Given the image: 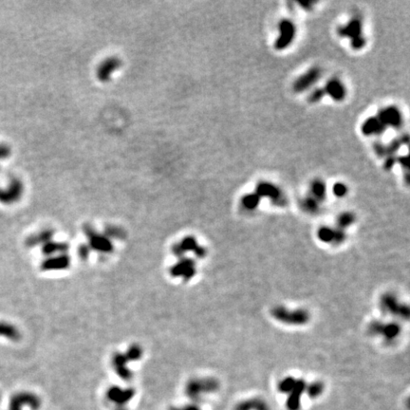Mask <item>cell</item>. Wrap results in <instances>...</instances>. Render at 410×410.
I'll return each instance as SVG.
<instances>
[{"mask_svg":"<svg viewBox=\"0 0 410 410\" xmlns=\"http://www.w3.org/2000/svg\"><path fill=\"white\" fill-rule=\"evenodd\" d=\"M275 320L289 326H304L310 322V312L304 309H288L284 306H276L271 310Z\"/></svg>","mask_w":410,"mask_h":410,"instance_id":"obj_1","label":"cell"},{"mask_svg":"<svg viewBox=\"0 0 410 410\" xmlns=\"http://www.w3.org/2000/svg\"><path fill=\"white\" fill-rule=\"evenodd\" d=\"M368 333L373 336H382L386 343H391L401 335L402 327L397 322L384 323L375 320L369 324Z\"/></svg>","mask_w":410,"mask_h":410,"instance_id":"obj_2","label":"cell"},{"mask_svg":"<svg viewBox=\"0 0 410 410\" xmlns=\"http://www.w3.org/2000/svg\"><path fill=\"white\" fill-rule=\"evenodd\" d=\"M380 308L385 314L400 316L403 320L409 318V308L407 305L400 303L393 293H386L383 294L379 302Z\"/></svg>","mask_w":410,"mask_h":410,"instance_id":"obj_3","label":"cell"},{"mask_svg":"<svg viewBox=\"0 0 410 410\" xmlns=\"http://www.w3.org/2000/svg\"><path fill=\"white\" fill-rule=\"evenodd\" d=\"M218 382L215 379H192L186 385V394L194 401L201 399L202 394L213 393L218 389Z\"/></svg>","mask_w":410,"mask_h":410,"instance_id":"obj_4","label":"cell"},{"mask_svg":"<svg viewBox=\"0 0 410 410\" xmlns=\"http://www.w3.org/2000/svg\"><path fill=\"white\" fill-rule=\"evenodd\" d=\"M141 355H142V351L138 346L131 347L126 354H116L113 357L112 365H113V368H115L118 375L126 380L130 379L131 372L130 370H128L126 363L138 360L141 357Z\"/></svg>","mask_w":410,"mask_h":410,"instance_id":"obj_5","label":"cell"},{"mask_svg":"<svg viewBox=\"0 0 410 410\" xmlns=\"http://www.w3.org/2000/svg\"><path fill=\"white\" fill-rule=\"evenodd\" d=\"M24 184L18 178H13L6 188H0V203L5 205L14 204L22 198Z\"/></svg>","mask_w":410,"mask_h":410,"instance_id":"obj_6","label":"cell"},{"mask_svg":"<svg viewBox=\"0 0 410 410\" xmlns=\"http://www.w3.org/2000/svg\"><path fill=\"white\" fill-rule=\"evenodd\" d=\"M279 35L275 42V49L277 50H283L287 49L295 37V26L293 21L289 19H282L278 24Z\"/></svg>","mask_w":410,"mask_h":410,"instance_id":"obj_7","label":"cell"},{"mask_svg":"<svg viewBox=\"0 0 410 410\" xmlns=\"http://www.w3.org/2000/svg\"><path fill=\"white\" fill-rule=\"evenodd\" d=\"M255 193L260 197V199L267 198L269 200H271L273 203H275L278 206H284L287 203V200L283 196L282 192L280 191V189L275 184H271L268 182H261L258 184Z\"/></svg>","mask_w":410,"mask_h":410,"instance_id":"obj_8","label":"cell"},{"mask_svg":"<svg viewBox=\"0 0 410 410\" xmlns=\"http://www.w3.org/2000/svg\"><path fill=\"white\" fill-rule=\"evenodd\" d=\"M316 235L321 242L326 244L341 245L347 239V234L344 230L330 226L320 227Z\"/></svg>","mask_w":410,"mask_h":410,"instance_id":"obj_9","label":"cell"},{"mask_svg":"<svg viewBox=\"0 0 410 410\" xmlns=\"http://www.w3.org/2000/svg\"><path fill=\"white\" fill-rule=\"evenodd\" d=\"M123 66L122 60L118 57H109L104 60L96 69V76L102 83L109 82L112 74Z\"/></svg>","mask_w":410,"mask_h":410,"instance_id":"obj_10","label":"cell"},{"mask_svg":"<svg viewBox=\"0 0 410 410\" xmlns=\"http://www.w3.org/2000/svg\"><path fill=\"white\" fill-rule=\"evenodd\" d=\"M173 252L177 256H182L186 254L187 252H193L199 258H204L206 255V250L200 246L197 242L196 238L193 236L185 237L181 242L178 243L174 246Z\"/></svg>","mask_w":410,"mask_h":410,"instance_id":"obj_11","label":"cell"},{"mask_svg":"<svg viewBox=\"0 0 410 410\" xmlns=\"http://www.w3.org/2000/svg\"><path fill=\"white\" fill-rule=\"evenodd\" d=\"M321 77V70L317 67H312L306 73L300 76L293 84V91L301 93L309 90L311 86L315 84Z\"/></svg>","mask_w":410,"mask_h":410,"instance_id":"obj_12","label":"cell"},{"mask_svg":"<svg viewBox=\"0 0 410 410\" xmlns=\"http://www.w3.org/2000/svg\"><path fill=\"white\" fill-rule=\"evenodd\" d=\"M307 383L303 379H297L293 390L287 395V410H300L302 395L305 393Z\"/></svg>","mask_w":410,"mask_h":410,"instance_id":"obj_13","label":"cell"},{"mask_svg":"<svg viewBox=\"0 0 410 410\" xmlns=\"http://www.w3.org/2000/svg\"><path fill=\"white\" fill-rule=\"evenodd\" d=\"M377 118L383 123L385 127L390 126L394 128H398L402 126V113L396 107H388L382 109L379 112Z\"/></svg>","mask_w":410,"mask_h":410,"instance_id":"obj_14","label":"cell"},{"mask_svg":"<svg viewBox=\"0 0 410 410\" xmlns=\"http://www.w3.org/2000/svg\"><path fill=\"white\" fill-rule=\"evenodd\" d=\"M171 273L176 277H183L184 279L188 280L196 275V265L190 259L182 260L176 265H174Z\"/></svg>","mask_w":410,"mask_h":410,"instance_id":"obj_15","label":"cell"},{"mask_svg":"<svg viewBox=\"0 0 410 410\" xmlns=\"http://www.w3.org/2000/svg\"><path fill=\"white\" fill-rule=\"evenodd\" d=\"M325 95H329L335 102H342L346 97V88L338 79H332L323 89Z\"/></svg>","mask_w":410,"mask_h":410,"instance_id":"obj_16","label":"cell"},{"mask_svg":"<svg viewBox=\"0 0 410 410\" xmlns=\"http://www.w3.org/2000/svg\"><path fill=\"white\" fill-rule=\"evenodd\" d=\"M133 394L134 393L131 389H121L119 387H113L108 391V399L118 406H123L131 400Z\"/></svg>","mask_w":410,"mask_h":410,"instance_id":"obj_17","label":"cell"},{"mask_svg":"<svg viewBox=\"0 0 410 410\" xmlns=\"http://www.w3.org/2000/svg\"><path fill=\"white\" fill-rule=\"evenodd\" d=\"M25 404H29L31 405L33 408L36 409L39 404H40V401L39 398L37 396H35L34 394L31 393H19L17 394L13 400H12V409L13 410H19L21 405H25Z\"/></svg>","mask_w":410,"mask_h":410,"instance_id":"obj_18","label":"cell"},{"mask_svg":"<svg viewBox=\"0 0 410 410\" xmlns=\"http://www.w3.org/2000/svg\"><path fill=\"white\" fill-rule=\"evenodd\" d=\"M338 34L341 37H348L354 39L362 35V23L357 18L352 19L347 25L342 26L338 29Z\"/></svg>","mask_w":410,"mask_h":410,"instance_id":"obj_19","label":"cell"},{"mask_svg":"<svg viewBox=\"0 0 410 410\" xmlns=\"http://www.w3.org/2000/svg\"><path fill=\"white\" fill-rule=\"evenodd\" d=\"M385 127L383 123L377 117H370L367 119L361 127L362 133L366 136L383 134L385 131Z\"/></svg>","mask_w":410,"mask_h":410,"instance_id":"obj_20","label":"cell"},{"mask_svg":"<svg viewBox=\"0 0 410 410\" xmlns=\"http://www.w3.org/2000/svg\"><path fill=\"white\" fill-rule=\"evenodd\" d=\"M234 410H271L267 402L261 398H250L238 402Z\"/></svg>","mask_w":410,"mask_h":410,"instance_id":"obj_21","label":"cell"},{"mask_svg":"<svg viewBox=\"0 0 410 410\" xmlns=\"http://www.w3.org/2000/svg\"><path fill=\"white\" fill-rule=\"evenodd\" d=\"M88 234L90 235L91 243L95 249L100 252H104V253H109L112 249V246L110 244V241L108 239V237L103 236L101 234L98 235L92 229H90Z\"/></svg>","mask_w":410,"mask_h":410,"instance_id":"obj_22","label":"cell"},{"mask_svg":"<svg viewBox=\"0 0 410 410\" xmlns=\"http://www.w3.org/2000/svg\"><path fill=\"white\" fill-rule=\"evenodd\" d=\"M0 336L5 337L12 341H18L21 337V335L17 326L8 322L0 321Z\"/></svg>","mask_w":410,"mask_h":410,"instance_id":"obj_23","label":"cell"},{"mask_svg":"<svg viewBox=\"0 0 410 410\" xmlns=\"http://www.w3.org/2000/svg\"><path fill=\"white\" fill-rule=\"evenodd\" d=\"M310 197L315 199L320 203L325 200L326 198V184H324L322 181H313L310 184Z\"/></svg>","mask_w":410,"mask_h":410,"instance_id":"obj_24","label":"cell"},{"mask_svg":"<svg viewBox=\"0 0 410 410\" xmlns=\"http://www.w3.org/2000/svg\"><path fill=\"white\" fill-rule=\"evenodd\" d=\"M325 390V385L321 381H314L310 384H307L305 393H307L308 397L310 399H317L319 398Z\"/></svg>","mask_w":410,"mask_h":410,"instance_id":"obj_25","label":"cell"},{"mask_svg":"<svg viewBox=\"0 0 410 410\" xmlns=\"http://www.w3.org/2000/svg\"><path fill=\"white\" fill-rule=\"evenodd\" d=\"M260 197L256 194V193H252V194H246L244 195L241 198V206L244 209L248 210V211H254L257 209L260 205Z\"/></svg>","mask_w":410,"mask_h":410,"instance_id":"obj_26","label":"cell"},{"mask_svg":"<svg viewBox=\"0 0 410 410\" xmlns=\"http://www.w3.org/2000/svg\"><path fill=\"white\" fill-rule=\"evenodd\" d=\"M68 265V260L66 257H61L57 259L46 260L42 264L44 270H57V269H64Z\"/></svg>","mask_w":410,"mask_h":410,"instance_id":"obj_27","label":"cell"},{"mask_svg":"<svg viewBox=\"0 0 410 410\" xmlns=\"http://www.w3.org/2000/svg\"><path fill=\"white\" fill-rule=\"evenodd\" d=\"M297 379H295L293 376H287L280 380L277 384V390L279 393L288 394L290 393L296 384Z\"/></svg>","mask_w":410,"mask_h":410,"instance_id":"obj_28","label":"cell"},{"mask_svg":"<svg viewBox=\"0 0 410 410\" xmlns=\"http://www.w3.org/2000/svg\"><path fill=\"white\" fill-rule=\"evenodd\" d=\"M51 234H52V233H51L50 230L42 231V232H40L39 234L30 236V237L27 239L26 244H27L28 246H30V247H34L35 245L40 244V243H47L49 241V239H50V237H51Z\"/></svg>","mask_w":410,"mask_h":410,"instance_id":"obj_29","label":"cell"},{"mask_svg":"<svg viewBox=\"0 0 410 410\" xmlns=\"http://www.w3.org/2000/svg\"><path fill=\"white\" fill-rule=\"evenodd\" d=\"M356 218L351 212H344L337 218V228L341 230H346L347 228L352 226L355 222Z\"/></svg>","mask_w":410,"mask_h":410,"instance_id":"obj_30","label":"cell"},{"mask_svg":"<svg viewBox=\"0 0 410 410\" xmlns=\"http://www.w3.org/2000/svg\"><path fill=\"white\" fill-rule=\"evenodd\" d=\"M301 207L306 213L317 214L320 210V202L309 195L302 201Z\"/></svg>","mask_w":410,"mask_h":410,"instance_id":"obj_31","label":"cell"},{"mask_svg":"<svg viewBox=\"0 0 410 410\" xmlns=\"http://www.w3.org/2000/svg\"><path fill=\"white\" fill-rule=\"evenodd\" d=\"M333 193L337 198H344L348 194V187L342 183H337L333 187Z\"/></svg>","mask_w":410,"mask_h":410,"instance_id":"obj_32","label":"cell"},{"mask_svg":"<svg viewBox=\"0 0 410 410\" xmlns=\"http://www.w3.org/2000/svg\"><path fill=\"white\" fill-rule=\"evenodd\" d=\"M324 96H325V92L323 89H315L313 92H310L309 101L313 104L318 103L319 101L322 100Z\"/></svg>","mask_w":410,"mask_h":410,"instance_id":"obj_33","label":"cell"},{"mask_svg":"<svg viewBox=\"0 0 410 410\" xmlns=\"http://www.w3.org/2000/svg\"><path fill=\"white\" fill-rule=\"evenodd\" d=\"M351 45L352 49L354 50H361L366 46V39L361 35L359 37H356L354 39L351 40Z\"/></svg>","mask_w":410,"mask_h":410,"instance_id":"obj_34","label":"cell"},{"mask_svg":"<svg viewBox=\"0 0 410 410\" xmlns=\"http://www.w3.org/2000/svg\"><path fill=\"white\" fill-rule=\"evenodd\" d=\"M12 154V149L6 143H0V159H8Z\"/></svg>","mask_w":410,"mask_h":410,"instance_id":"obj_35","label":"cell"},{"mask_svg":"<svg viewBox=\"0 0 410 410\" xmlns=\"http://www.w3.org/2000/svg\"><path fill=\"white\" fill-rule=\"evenodd\" d=\"M396 161H397V159H396V158H394V157H392V156L387 157V159H385V169H386V170L391 169V168H393L394 165H395V162H396Z\"/></svg>","mask_w":410,"mask_h":410,"instance_id":"obj_36","label":"cell"},{"mask_svg":"<svg viewBox=\"0 0 410 410\" xmlns=\"http://www.w3.org/2000/svg\"><path fill=\"white\" fill-rule=\"evenodd\" d=\"M397 160L402 165L403 168H408V159H407V157H400V158H398Z\"/></svg>","mask_w":410,"mask_h":410,"instance_id":"obj_37","label":"cell"},{"mask_svg":"<svg viewBox=\"0 0 410 410\" xmlns=\"http://www.w3.org/2000/svg\"><path fill=\"white\" fill-rule=\"evenodd\" d=\"M176 410H201L199 408V406H197L196 404H190V405H186V406H184V407H181V408H178Z\"/></svg>","mask_w":410,"mask_h":410,"instance_id":"obj_38","label":"cell"}]
</instances>
